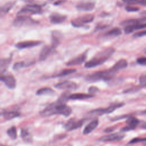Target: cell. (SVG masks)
Instances as JSON below:
<instances>
[{"instance_id": "6da1fadb", "label": "cell", "mask_w": 146, "mask_h": 146, "mask_svg": "<svg viewBox=\"0 0 146 146\" xmlns=\"http://www.w3.org/2000/svg\"><path fill=\"white\" fill-rule=\"evenodd\" d=\"M72 112L71 108L66 103L58 101L52 103L47 106L40 112L42 116H50L54 115H62L66 117L68 116Z\"/></svg>"}, {"instance_id": "7a4b0ae2", "label": "cell", "mask_w": 146, "mask_h": 146, "mask_svg": "<svg viewBox=\"0 0 146 146\" xmlns=\"http://www.w3.org/2000/svg\"><path fill=\"white\" fill-rule=\"evenodd\" d=\"M115 50L113 47L106 48L96 54L91 60L86 62L84 67L87 68H92L104 63L115 52Z\"/></svg>"}, {"instance_id": "3957f363", "label": "cell", "mask_w": 146, "mask_h": 146, "mask_svg": "<svg viewBox=\"0 0 146 146\" xmlns=\"http://www.w3.org/2000/svg\"><path fill=\"white\" fill-rule=\"evenodd\" d=\"M116 74V73L111 68H110L107 70L98 71L90 74L86 77V79L87 80L92 82H96L102 79L108 80L111 79Z\"/></svg>"}, {"instance_id": "277c9868", "label": "cell", "mask_w": 146, "mask_h": 146, "mask_svg": "<svg viewBox=\"0 0 146 146\" xmlns=\"http://www.w3.org/2000/svg\"><path fill=\"white\" fill-rule=\"evenodd\" d=\"M13 25L15 27L33 26L37 24V22L28 15H17L13 21Z\"/></svg>"}, {"instance_id": "5b68a950", "label": "cell", "mask_w": 146, "mask_h": 146, "mask_svg": "<svg viewBox=\"0 0 146 146\" xmlns=\"http://www.w3.org/2000/svg\"><path fill=\"white\" fill-rule=\"evenodd\" d=\"M42 12V8L38 5H27L22 7L18 13L17 15H27L29 14H37Z\"/></svg>"}, {"instance_id": "8992f818", "label": "cell", "mask_w": 146, "mask_h": 146, "mask_svg": "<svg viewBox=\"0 0 146 146\" xmlns=\"http://www.w3.org/2000/svg\"><path fill=\"white\" fill-rule=\"evenodd\" d=\"M94 19V15L92 14H86L80 16L71 21V24L75 27L84 26L86 24L92 22Z\"/></svg>"}, {"instance_id": "52a82bcc", "label": "cell", "mask_w": 146, "mask_h": 146, "mask_svg": "<svg viewBox=\"0 0 146 146\" xmlns=\"http://www.w3.org/2000/svg\"><path fill=\"white\" fill-rule=\"evenodd\" d=\"M123 106H124L123 103H115L110 105L109 107H108L106 108H99V109L94 110L92 111H91L90 113L99 114V115H102L104 113H110L112 112L113 111L116 110V109L120 108Z\"/></svg>"}, {"instance_id": "ba28073f", "label": "cell", "mask_w": 146, "mask_h": 146, "mask_svg": "<svg viewBox=\"0 0 146 146\" xmlns=\"http://www.w3.org/2000/svg\"><path fill=\"white\" fill-rule=\"evenodd\" d=\"M86 119H83L80 120H76L75 119H71L69 120L65 124L64 128L68 131H72L79 128L84 123Z\"/></svg>"}, {"instance_id": "9c48e42d", "label": "cell", "mask_w": 146, "mask_h": 146, "mask_svg": "<svg viewBox=\"0 0 146 146\" xmlns=\"http://www.w3.org/2000/svg\"><path fill=\"white\" fill-rule=\"evenodd\" d=\"M54 87L60 90H75L77 88L78 85L76 83L72 81H64L57 83Z\"/></svg>"}, {"instance_id": "30bf717a", "label": "cell", "mask_w": 146, "mask_h": 146, "mask_svg": "<svg viewBox=\"0 0 146 146\" xmlns=\"http://www.w3.org/2000/svg\"><path fill=\"white\" fill-rule=\"evenodd\" d=\"M0 81H2L10 89H14L16 86V80L11 75H0Z\"/></svg>"}, {"instance_id": "8fae6325", "label": "cell", "mask_w": 146, "mask_h": 146, "mask_svg": "<svg viewBox=\"0 0 146 146\" xmlns=\"http://www.w3.org/2000/svg\"><path fill=\"white\" fill-rule=\"evenodd\" d=\"M86 58H87V51L71 59L70 60L67 62L66 65L67 66H74L80 65L86 60Z\"/></svg>"}, {"instance_id": "7c38bea8", "label": "cell", "mask_w": 146, "mask_h": 146, "mask_svg": "<svg viewBox=\"0 0 146 146\" xmlns=\"http://www.w3.org/2000/svg\"><path fill=\"white\" fill-rule=\"evenodd\" d=\"M42 42L39 40H26L22 41L17 43L15 44V47L19 49H23L27 48H30L37 46L40 44Z\"/></svg>"}, {"instance_id": "4fadbf2b", "label": "cell", "mask_w": 146, "mask_h": 146, "mask_svg": "<svg viewBox=\"0 0 146 146\" xmlns=\"http://www.w3.org/2000/svg\"><path fill=\"white\" fill-rule=\"evenodd\" d=\"M139 120L134 116H129L126 120L127 126L121 129L122 131H127L134 129L139 124Z\"/></svg>"}, {"instance_id": "5bb4252c", "label": "cell", "mask_w": 146, "mask_h": 146, "mask_svg": "<svg viewBox=\"0 0 146 146\" xmlns=\"http://www.w3.org/2000/svg\"><path fill=\"white\" fill-rule=\"evenodd\" d=\"M95 6V3L92 1L80 2L77 4L76 7L77 10L83 11H89L92 10Z\"/></svg>"}, {"instance_id": "9a60e30c", "label": "cell", "mask_w": 146, "mask_h": 146, "mask_svg": "<svg viewBox=\"0 0 146 146\" xmlns=\"http://www.w3.org/2000/svg\"><path fill=\"white\" fill-rule=\"evenodd\" d=\"M124 137V135L120 133H115L110 135H107L101 137L99 140L101 141H113L121 140Z\"/></svg>"}, {"instance_id": "2e32d148", "label": "cell", "mask_w": 146, "mask_h": 146, "mask_svg": "<svg viewBox=\"0 0 146 146\" xmlns=\"http://www.w3.org/2000/svg\"><path fill=\"white\" fill-rule=\"evenodd\" d=\"M146 27L145 23H135L132 25H128L125 26L124 27V33L125 34H130L132 32L140 30V29H144Z\"/></svg>"}, {"instance_id": "e0dca14e", "label": "cell", "mask_w": 146, "mask_h": 146, "mask_svg": "<svg viewBox=\"0 0 146 146\" xmlns=\"http://www.w3.org/2000/svg\"><path fill=\"white\" fill-rule=\"evenodd\" d=\"M15 1H10L0 7V19L4 17L15 5Z\"/></svg>"}, {"instance_id": "ac0fdd59", "label": "cell", "mask_w": 146, "mask_h": 146, "mask_svg": "<svg viewBox=\"0 0 146 146\" xmlns=\"http://www.w3.org/2000/svg\"><path fill=\"white\" fill-rule=\"evenodd\" d=\"M54 48L50 46H44L41 50L39 55V60L40 61H44L50 55Z\"/></svg>"}, {"instance_id": "d6986e66", "label": "cell", "mask_w": 146, "mask_h": 146, "mask_svg": "<svg viewBox=\"0 0 146 146\" xmlns=\"http://www.w3.org/2000/svg\"><path fill=\"white\" fill-rule=\"evenodd\" d=\"M99 124V120L97 118L94 119L91 122H90L83 129V134L88 135L91 132H92L98 125Z\"/></svg>"}, {"instance_id": "ffe728a7", "label": "cell", "mask_w": 146, "mask_h": 146, "mask_svg": "<svg viewBox=\"0 0 146 146\" xmlns=\"http://www.w3.org/2000/svg\"><path fill=\"white\" fill-rule=\"evenodd\" d=\"M67 17L64 15H62L58 13H54L50 17V21L54 24H59L63 23L66 19Z\"/></svg>"}, {"instance_id": "44dd1931", "label": "cell", "mask_w": 146, "mask_h": 146, "mask_svg": "<svg viewBox=\"0 0 146 146\" xmlns=\"http://www.w3.org/2000/svg\"><path fill=\"white\" fill-rule=\"evenodd\" d=\"M94 97V95L92 94H87L84 93H77L69 95L68 100H84L86 99H90Z\"/></svg>"}, {"instance_id": "7402d4cb", "label": "cell", "mask_w": 146, "mask_h": 146, "mask_svg": "<svg viewBox=\"0 0 146 146\" xmlns=\"http://www.w3.org/2000/svg\"><path fill=\"white\" fill-rule=\"evenodd\" d=\"M62 35L59 31H54L52 33V45L51 46L55 48L60 43Z\"/></svg>"}, {"instance_id": "603a6c76", "label": "cell", "mask_w": 146, "mask_h": 146, "mask_svg": "<svg viewBox=\"0 0 146 146\" xmlns=\"http://www.w3.org/2000/svg\"><path fill=\"white\" fill-rule=\"evenodd\" d=\"M128 65L127 62L126 60L122 59L119 60V61H117L112 67L111 68L115 72H117L119 70L125 68V67H127Z\"/></svg>"}, {"instance_id": "cb8c5ba5", "label": "cell", "mask_w": 146, "mask_h": 146, "mask_svg": "<svg viewBox=\"0 0 146 146\" xmlns=\"http://www.w3.org/2000/svg\"><path fill=\"white\" fill-rule=\"evenodd\" d=\"M10 62L11 58H0V75L6 71Z\"/></svg>"}, {"instance_id": "d4e9b609", "label": "cell", "mask_w": 146, "mask_h": 146, "mask_svg": "<svg viewBox=\"0 0 146 146\" xmlns=\"http://www.w3.org/2000/svg\"><path fill=\"white\" fill-rule=\"evenodd\" d=\"M121 34V31L119 28L115 27L105 33L104 36L106 37H116Z\"/></svg>"}, {"instance_id": "484cf974", "label": "cell", "mask_w": 146, "mask_h": 146, "mask_svg": "<svg viewBox=\"0 0 146 146\" xmlns=\"http://www.w3.org/2000/svg\"><path fill=\"white\" fill-rule=\"evenodd\" d=\"M135 23H145V18H143L141 19H130L123 21L121 23V25L127 26L128 25L135 24Z\"/></svg>"}, {"instance_id": "4316f807", "label": "cell", "mask_w": 146, "mask_h": 146, "mask_svg": "<svg viewBox=\"0 0 146 146\" xmlns=\"http://www.w3.org/2000/svg\"><path fill=\"white\" fill-rule=\"evenodd\" d=\"M54 92V91L49 87H43L39 88L36 92L37 95H51Z\"/></svg>"}, {"instance_id": "83f0119b", "label": "cell", "mask_w": 146, "mask_h": 146, "mask_svg": "<svg viewBox=\"0 0 146 146\" xmlns=\"http://www.w3.org/2000/svg\"><path fill=\"white\" fill-rule=\"evenodd\" d=\"M20 115V113L15 111H7L3 113V117L6 120H10L17 117Z\"/></svg>"}, {"instance_id": "f1b7e54d", "label": "cell", "mask_w": 146, "mask_h": 146, "mask_svg": "<svg viewBox=\"0 0 146 146\" xmlns=\"http://www.w3.org/2000/svg\"><path fill=\"white\" fill-rule=\"evenodd\" d=\"M76 71L75 69L73 68H67V69H64L62 70L60 73L53 76L52 77H60V76H64L69 74H71L72 73H74Z\"/></svg>"}, {"instance_id": "f546056e", "label": "cell", "mask_w": 146, "mask_h": 146, "mask_svg": "<svg viewBox=\"0 0 146 146\" xmlns=\"http://www.w3.org/2000/svg\"><path fill=\"white\" fill-rule=\"evenodd\" d=\"M125 3L131 5H136L140 4L142 6H145L146 5L145 0H122Z\"/></svg>"}, {"instance_id": "4dcf8cb0", "label": "cell", "mask_w": 146, "mask_h": 146, "mask_svg": "<svg viewBox=\"0 0 146 146\" xmlns=\"http://www.w3.org/2000/svg\"><path fill=\"white\" fill-rule=\"evenodd\" d=\"M7 133L10 138L12 139H15L17 137V128L15 126H13L8 129Z\"/></svg>"}, {"instance_id": "1f68e13d", "label": "cell", "mask_w": 146, "mask_h": 146, "mask_svg": "<svg viewBox=\"0 0 146 146\" xmlns=\"http://www.w3.org/2000/svg\"><path fill=\"white\" fill-rule=\"evenodd\" d=\"M69 93L68 92H65L64 93H63L60 96L58 100L57 101H58L59 102H61V103H65V102L68 100V96H69V95L68 94Z\"/></svg>"}, {"instance_id": "d6a6232c", "label": "cell", "mask_w": 146, "mask_h": 146, "mask_svg": "<svg viewBox=\"0 0 146 146\" xmlns=\"http://www.w3.org/2000/svg\"><path fill=\"white\" fill-rule=\"evenodd\" d=\"M21 137H22L24 140H27V141H28L29 140H30V139H31L30 133H29V132H28L26 129H21Z\"/></svg>"}, {"instance_id": "836d02e7", "label": "cell", "mask_w": 146, "mask_h": 146, "mask_svg": "<svg viewBox=\"0 0 146 146\" xmlns=\"http://www.w3.org/2000/svg\"><path fill=\"white\" fill-rule=\"evenodd\" d=\"M25 63L24 62H18L15 63L14 66H13V69L15 70H18L22 67H25Z\"/></svg>"}, {"instance_id": "e575fe53", "label": "cell", "mask_w": 146, "mask_h": 146, "mask_svg": "<svg viewBox=\"0 0 146 146\" xmlns=\"http://www.w3.org/2000/svg\"><path fill=\"white\" fill-rule=\"evenodd\" d=\"M145 138H140V137H136L130 140L128 143L129 144H135L136 143L139 142H145Z\"/></svg>"}, {"instance_id": "d590c367", "label": "cell", "mask_w": 146, "mask_h": 146, "mask_svg": "<svg viewBox=\"0 0 146 146\" xmlns=\"http://www.w3.org/2000/svg\"><path fill=\"white\" fill-rule=\"evenodd\" d=\"M125 10L126 11L128 12H135V11H137L139 10V8L132 6H127L125 7Z\"/></svg>"}, {"instance_id": "8d00e7d4", "label": "cell", "mask_w": 146, "mask_h": 146, "mask_svg": "<svg viewBox=\"0 0 146 146\" xmlns=\"http://www.w3.org/2000/svg\"><path fill=\"white\" fill-rule=\"evenodd\" d=\"M136 62L140 65L145 66L146 64V58H145V57H144V56L140 57L137 59Z\"/></svg>"}, {"instance_id": "74e56055", "label": "cell", "mask_w": 146, "mask_h": 146, "mask_svg": "<svg viewBox=\"0 0 146 146\" xmlns=\"http://www.w3.org/2000/svg\"><path fill=\"white\" fill-rule=\"evenodd\" d=\"M146 34V31L145 30L143 31H138L135 33L133 35V36L134 38H139V37H142L145 36Z\"/></svg>"}, {"instance_id": "f35d334b", "label": "cell", "mask_w": 146, "mask_h": 146, "mask_svg": "<svg viewBox=\"0 0 146 146\" xmlns=\"http://www.w3.org/2000/svg\"><path fill=\"white\" fill-rule=\"evenodd\" d=\"M139 82H140V84L142 86H145V84H146V77H145V75L143 74L142 75L140 76V78H139Z\"/></svg>"}, {"instance_id": "ab89813d", "label": "cell", "mask_w": 146, "mask_h": 146, "mask_svg": "<svg viewBox=\"0 0 146 146\" xmlns=\"http://www.w3.org/2000/svg\"><path fill=\"white\" fill-rule=\"evenodd\" d=\"M99 90L98 88H97L96 87H95V86H91L88 88L89 93L90 94H92V95L99 92Z\"/></svg>"}, {"instance_id": "60d3db41", "label": "cell", "mask_w": 146, "mask_h": 146, "mask_svg": "<svg viewBox=\"0 0 146 146\" xmlns=\"http://www.w3.org/2000/svg\"><path fill=\"white\" fill-rule=\"evenodd\" d=\"M63 2V0H59V1H57V2H56L55 3V5H59V4H60L61 3H62Z\"/></svg>"}, {"instance_id": "b9f144b4", "label": "cell", "mask_w": 146, "mask_h": 146, "mask_svg": "<svg viewBox=\"0 0 146 146\" xmlns=\"http://www.w3.org/2000/svg\"><path fill=\"white\" fill-rule=\"evenodd\" d=\"M24 1H26V2H31L34 0H23Z\"/></svg>"}, {"instance_id": "7bdbcfd3", "label": "cell", "mask_w": 146, "mask_h": 146, "mask_svg": "<svg viewBox=\"0 0 146 146\" xmlns=\"http://www.w3.org/2000/svg\"><path fill=\"white\" fill-rule=\"evenodd\" d=\"M0 146H6V145H2V144H0Z\"/></svg>"}]
</instances>
